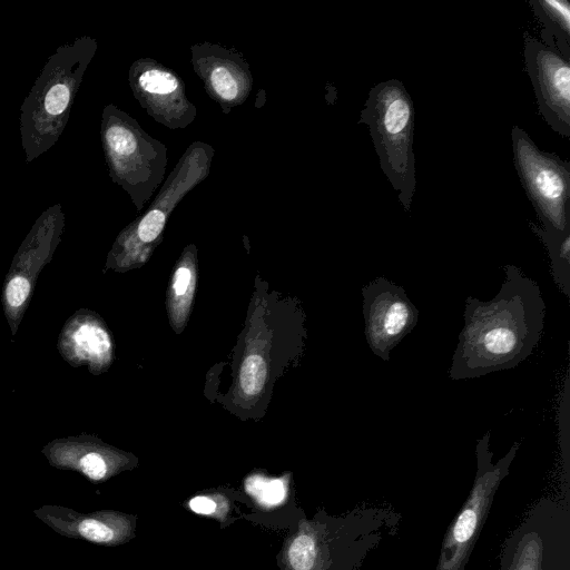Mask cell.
<instances>
[{"label": "cell", "mask_w": 570, "mask_h": 570, "mask_svg": "<svg viewBox=\"0 0 570 570\" xmlns=\"http://www.w3.org/2000/svg\"><path fill=\"white\" fill-rule=\"evenodd\" d=\"M542 28L543 44L570 62V4L568 0H529Z\"/></svg>", "instance_id": "cell-10"}, {"label": "cell", "mask_w": 570, "mask_h": 570, "mask_svg": "<svg viewBox=\"0 0 570 570\" xmlns=\"http://www.w3.org/2000/svg\"><path fill=\"white\" fill-rule=\"evenodd\" d=\"M74 341L77 349L88 357L106 355L111 349L110 339H108L106 332L101 328L90 326V324H85L78 329Z\"/></svg>", "instance_id": "cell-16"}, {"label": "cell", "mask_w": 570, "mask_h": 570, "mask_svg": "<svg viewBox=\"0 0 570 570\" xmlns=\"http://www.w3.org/2000/svg\"><path fill=\"white\" fill-rule=\"evenodd\" d=\"M415 105L404 83L381 82L371 91L359 124L369 127L381 170L406 212H410L417 186L414 153Z\"/></svg>", "instance_id": "cell-4"}, {"label": "cell", "mask_w": 570, "mask_h": 570, "mask_svg": "<svg viewBox=\"0 0 570 570\" xmlns=\"http://www.w3.org/2000/svg\"><path fill=\"white\" fill-rule=\"evenodd\" d=\"M31 284L23 277H17L9 282L6 292L9 306L13 308L21 307L29 296Z\"/></svg>", "instance_id": "cell-22"}, {"label": "cell", "mask_w": 570, "mask_h": 570, "mask_svg": "<svg viewBox=\"0 0 570 570\" xmlns=\"http://www.w3.org/2000/svg\"><path fill=\"white\" fill-rule=\"evenodd\" d=\"M75 468L92 483H102L122 469V460H113L105 457L101 452L90 451L76 459Z\"/></svg>", "instance_id": "cell-14"}, {"label": "cell", "mask_w": 570, "mask_h": 570, "mask_svg": "<svg viewBox=\"0 0 570 570\" xmlns=\"http://www.w3.org/2000/svg\"><path fill=\"white\" fill-rule=\"evenodd\" d=\"M139 83L145 92L153 95H169L179 87L178 80L172 74L160 70L144 72Z\"/></svg>", "instance_id": "cell-18"}, {"label": "cell", "mask_w": 570, "mask_h": 570, "mask_svg": "<svg viewBox=\"0 0 570 570\" xmlns=\"http://www.w3.org/2000/svg\"><path fill=\"white\" fill-rule=\"evenodd\" d=\"M96 51L95 39L82 36L61 45L48 58L21 107L19 132L26 163L36 161L61 139Z\"/></svg>", "instance_id": "cell-3"}, {"label": "cell", "mask_w": 570, "mask_h": 570, "mask_svg": "<svg viewBox=\"0 0 570 570\" xmlns=\"http://www.w3.org/2000/svg\"><path fill=\"white\" fill-rule=\"evenodd\" d=\"M490 301L467 298L465 326L449 370L451 380L514 369L533 355L545 328L546 304L536 281L515 265Z\"/></svg>", "instance_id": "cell-1"}, {"label": "cell", "mask_w": 570, "mask_h": 570, "mask_svg": "<svg viewBox=\"0 0 570 570\" xmlns=\"http://www.w3.org/2000/svg\"><path fill=\"white\" fill-rule=\"evenodd\" d=\"M267 380V365L261 356L252 355L244 360L240 383L245 395L257 396L263 390Z\"/></svg>", "instance_id": "cell-17"}, {"label": "cell", "mask_w": 570, "mask_h": 570, "mask_svg": "<svg viewBox=\"0 0 570 570\" xmlns=\"http://www.w3.org/2000/svg\"><path fill=\"white\" fill-rule=\"evenodd\" d=\"M37 519L61 536L115 547L136 536L137 517L115 510L83 514L62 506L46 505L34 511Z\"/></svg>", "instance_id": "cell-9"}, {"label": "cell", "mask_w": 570, "mask_h": 570, "mask_svg": "<svg viewBox=\"0 0 570 570\" xmlns=\"http://www.w3.org/2000/svg\"><path fill=\"white\" fill-rule=\"evenodd\" d=\"M401 515L389 507L362 505L343 516L320 509L301 517L278 557L282 570H360L388 535L396 534Z\"/></svg>", "instance_id": "cell-2"}, {"label": "cell", "mask_w": 570, "mask_h": 570, "mask_svg": "<svg viewBox=\"0 0 570 570\" xmlns=\"http://www.w3.org/2000/svg\"><path fill=\"white\" fill-rule=\"evenodd\" d=\"M529 226L547 249L557 287L570 299V231L557 232L533 222Z\"/></svg>", "instance_id": "cell-12"}, {"label": "cell", "mask_w": 570, "mask_h": 570, "mask_svg": "<svg viewBox=\"0 0 570 570\" xmlns=\"http://www.w3.org/2000/svg\"><path fill=\"white\" fill-rule=\"evenodd\" d=\"M491 432L477 441V473L463 508L449 526L442 542L436 570H465L477 540L483 532L491 505L503 480L509 475L520 442H515L505 457L493 463Z\"/></svg>", "instance_id": "cell-5"}, {"label": "cell", "mask_w": 570, "mask_h": 570, "mask_svg": "<svg viewBox=\"0 0 570 570\" xmlns=\"http://www.w3.org/2000/svg\"><path fill=\"white\" fill-rule=\"evenodd\" d=\"M366 339L373 355L389 361L393 349L417 327L419 310L404 288L378 278L362 289Z\"/></svg>", "instance_id": "cell-7"}, {"label": "cell", "mask_w": 570, "mask_h": 570, "mask_svg": "<svg viewBox=\"0 0 570 570\" xmlns=\"http://www.w3.org/2000/svg\"><path fill=\"white\" fill-rule=\"evenodd\" d=\"M211 82L216 93L223 100L233 101L239 94V86L232 74L226 68H218L211 76Z\"/></svg>", "instance_id": "cell-21"}, {"label": "cell", "mask_w": 570, "mask_h": 570, "mask_svg": "<svg viewBox=\"0 0 570 570\" xmlns=\"http://www.w3.org/2000/svg\"><path fill=\"white\" fill-rule=\"evenodd\" d=\"M527 74L534 87L540 116L560 136L570 137V65L537 38L524 35Z\"/></svg>", "instance_id": "cell-8"}, {"label": "cell", "mask_w": 570, "mask_h": 570, "mask_svg": "<svg viewBox=\"0 0 570 570\" xmlns=\"http://www.w3.org/2000/svg\"><path fill=\"white\" fill-rule=\"evenodd\" d=\"M195 287L194 272L190 267L182 265L176 270L173 278V299L175 300V307H189Z\"/></svg>", "instance_id": "cell-19"}, {"label": "cell", "mask_w": 570, "mask_h": 570, "mask_svg": "<svg viewBox=\"0 0 570 570\" xmlns=\"http://www.w3.org/2000/svg\"><path fill=\"white\" fill-rule=\"evenodd\" d=\"M166 216L162 211L154 210L145 216L139 225V238L142 242L150 243L160 237L164 229Z\"/></svg>", "instance_id": "cell-20"}, {"label": "cell", "mask_w": 570, "mask_h": 570, "mask_svg": "<svg viewBox=\"0 0 570 570\" xmlns=\"http://www.w3.org/2000/svg\"><path fill=\"white\" fill-rule=\"evenodd\" d=\"M514 164L520 183L543 228L570 231V163L539 150L522 127L511 131Z\"/></svg>", "instance_id": "cell-6"}, {"label": "cell", "mask_w": 570, "mask_h": 570, "mask_svg": "<svg viewBox=\"0 0 570 570\" xmlns=\"http://www.w3.org/2000/svg\"><path fill=\"white\" fill-rule=\"evenodd\" d=\"M188 508L195 514L219 520L224 527L229 524L232 504L228 495L215 491V493L194 496L189 500Z\"/></svg>", "instance_id": "cell-15"}, {"label": "cell", "mask_w": 570, "mask_h": 570, "mask_svg": "<svg viewBox=\"0 0 570 570\" xmlns=\"http://www.w3.org/2000/svg\"><path fill=\"white\" fill-rule=\"evenodd\" d=\"M290 485L291 475L281 478L251 475L244 480L245 493L254 501L255 506L268 514L290 503Z\"/></svg>", "instance_id": "cell-13"}, {"label": "cell", "mask_w": 570, "mask_h": 570, "mask_svg": "<svg viewBox=\"0 0 570 570\" xmlns=\"http://www.w3.org/2000/svg\"><path fill=\"white\" fill-rule=\"evenodd\" d=\"M545 544L535 528L523 526L508 540L500 570H546Z\"/></svg>", "instance_id": "cell-11"}]
</instances>
